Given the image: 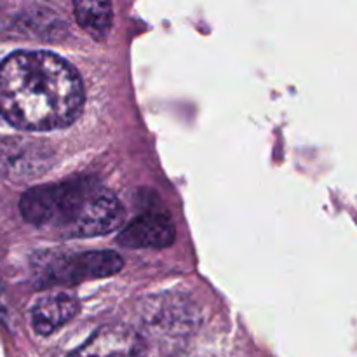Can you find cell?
<instances>
[{
	"label": "cell",
	"instance_id": "6da1fadb",
	"mask_svg": "<svg viewBox=\"0 0 357 357\" xmlns=\"http://www.w3.org/2000/svg\"><path fill=\"white\" fill-rule=\"evenodd\" d=\"M84 105V87L70 63L47 51H17L0 63V114L24 131L72 124Z\"/></svg>",
	"mask_w": 357,
	"mask_h": 357
},
{
	"label": "cell",
	"instance_id": "7a4b0ae2",
	"mask_svg": "<svg viewBox=\"0 0 357 357\" xmlns=\"http://www.w3.org/2000/svg\"><path fill=\"white\" fill-rule=\"evenodd\" d=\"M28 223L65 237H94L117 229L124 220L121 201L93 180L33 187L21 197Z\"/></svg>",
	"mask_w": 357,
	"mask_h": 357
},
{
	"label": "cell",
	"instance_id": "3957f363",
	"mask_svg": "<svg viewBox=\"0 0 357 357\" xmlns=\"http://www.w3.org/2000/svg\"><path fill=\"white\" fill-rule=\"evenodd\" d=\"M124 261L114 251H87V253L61 255L42 265L38 274L42 286L75 284L89 279L117 274Z\"/></svg>",
	"mask_w": 357,
	"mask_h": 357
},
{
	"label": "cell",
	"instance_id": "277c9868",
	"mask_svg": "<svg viewBox=\"0 0 357 357\" xmlns=\"http://www.w3.org/2000/svg\"><path fill=\"white\" fill-rule=\"evenodd\" d=\"M51 164V150L23 138H0V174L10 180H30L44 174Z\"/></svg>",
	"mask_w": 357,
	"mask_h": 357
},
{
	"label": "cell",
	"instance_id": "5b68a950",
	"mask_svg": "<svg viewBox=\"0 0 357 357\" xmlns=\"http://www.w3.org/2000/svg\"><path fill=\"white\" fill-rule=\"evenodd\" d=\"M142 340L128 326H105L66 357H139Z\"/></svg>",
	"mask_w": 357,
	"mask_h": 357
},
{
	"label": "cell",
	"instance_id": "8992f818",
	"mask_svg": "<svg viewBox=\"0 0 357 357\" xmlns=\"http://www.w3.org/2000/svg\"><path fill=\"white\" fill-rule=\"evenodd\" d=\"M173 222L160 213H149L132 220L121 234L119 243L128 248H167L174 243Z\"/></svg>",
	"mask_w": 357,
	"mask_h": 357
},
{
	"label": "cell",
	"instance_id": "52a82bcc",
	"mask_svg": "<svg viewBox=\"0 0 357 357\" xmlns=\"http://www.w3.org/2000/svg\"><path fill=\"white\" fill-rule=\"evenodd\" d=\"M79 314V302L68 293H51L31 307V326L38 335H51Z\"/></svg>",
	"mask_w": 357,
	"mask_h": 357
},
{
	"label": "cell",
	"instance_id": "ba28073f",
	"mask_svg": "<svg viewBox=\"0 0 357 357\" xmlns=\"http://www.w3.org/2000/svg\"><path fill=\"white\" fill-rule=\"evenodd\" d=\"M77 23L86 28L93 37H103L112 26V6L108 2H82L73 3Z\"/></svg>",
	"mask_w": 357,
	"mask_h": 357
}]
</instances>
